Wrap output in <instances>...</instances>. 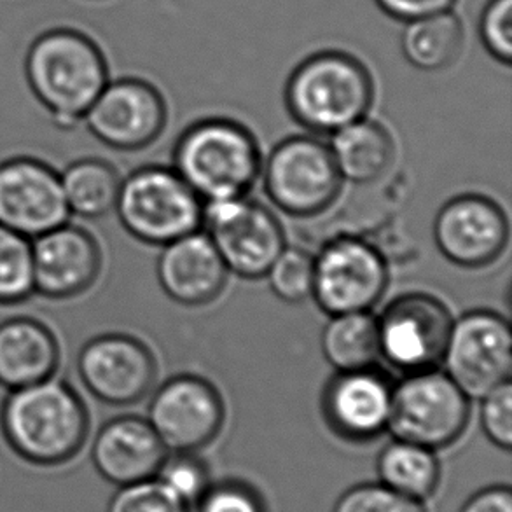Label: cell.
Instances as JSON below:
<instances>
[{
  "instance_id": "1f68e13d",
  "label": "cell",
  "mask_w": 512,
  "mask_h": 512,
  "mask_svg": "<svg viewBox=\"0 0 512 512\" xmlns=\"http://www.w3.org/2000/svg\"><path fill=\"white\" fill-rule=\"evenodd\" d=\"M194 507L196 512H266L263 495L240 479L210 483Z\"/></svg>"
},
{
  "instance_id": "3957f363",
  "label": "cell",
  "mask_w": 512,
  "mask_h": 512,
  "mask_svg": "<svg viewBox=\"0 0 512 512\" xmlns=\"http://www.w3.org/2000/svg\"><path fill=\"white\" fill-rule=\"evenodd\" d=\"M173 170L208 201L242 198L263 172V153L254 133L238 121L200 119L173 147Z\"/></svg>"
},
{
  "instance_id": "5bb4252c",
  "label": "cell",
  "mask_w": 512,
  "mask_h": 512,
  "mask_svg": "<svg viewBox=\"0 0 512 512\" xmlns=\"http://www.w3.org/2000/svg\"><path fill=\"white\" fill-rule=\"evenodd\" d=\"M509 233L504 208L485 194H458L439 208L434 221L437 250L465 270L495 263L507 249Z\"/></svg>"
},
{
  "instance_id": "6da1fadb",
  "label": "cell",
  "mask_w": 512,
  "mask_h": 512,
  "mask_svg": "<svg viewBox=\"0 0 512 512\" xmlns=\"http://www.w3.org/2000/svg\"><path fill=\"white\" fill-rule=\"evenodd\" d=\"M0 429L9 448L28 464L58 467L83 450L90 415L74 388L49 378L9 392L0 409Z\"/></svg>"
},
{
  "instance_id": "d4e9b609",
  "label": "cell",
  "mask_w": 512,
  "mask_h": 512,
  "mask_svg": "<svg viewBox=\"0 0 512 512\" xmlns=\"http://www.w3.org/2000/svg\"><path fill=\"white\" fill-rule=\"evenodd\" d=\"M320 346L336 371L376 366L381 357L378 317L373 312L331 315L322 331Z\"/></svg>"
},
{
  "instance_id": "44dd1931",
  "label": "cell",
  "mask_w": 512,
  "mask_h": 512,
  "mask_svg": "<svg viewBox=\"0 0 512 512\" xmlns=\"http://www.w3.org/2000/svg\"><path fill=\"white\" fill-rule=\"evenodd\" d=\"M58 364L55 334L39 320L16 317L0 324V385L9 392L53 378Z\"/></svg>"
},
{
  "instance_id": "e0dca14e",
  "label": "cell",
  "mask_w": 512,
  "mask_h": 512,
  "mask_svg": "<svg viewBox=\"0 0 512 512\" xmlns=\"http://www.w3.org/2000/svg\"><path fill=\"white\" fill-rule=\"evenodd\" d=\"M60 173L34 158L0 165V224L34 240L69 222Z\"/></svg>"
},
{
  "instance_id": "f546056e",
  "label": "cell",
  "mask_w": 512,
  "mask_h": 512,
  "mask_svg": "<svg viewBox=\"0 0 512 512\" xmlns=\"http://www.w3.org/2000/svg\"><path fill=\"white\" fill-rule=\"evenodd\" d=\"M193 507L173 495L158 479L119 486L105 512H191Z\"/></svg>"
},
{
  "instance_id": "d6a6232c",
  "label": "cell",
  "mask_w": 512,
  "mask_h": 512,
  "mask_svg": "<svg viewBox=\"0 0 512 512\" xmlns=\"http://www.w3.org/2000/svg\"><path fill=\"white\" fill-rule=\"evenodd\" d=\"M481 429L499 450L512 448V385L502 383L481 399Z\"/></svg>"
},
{
  "instance_id": "836d02e7",
  "label": "cell",
  "mask_w": 512,
  "mask_h": 512,
  "mask_svg": "<svg viewBox=\"0 0 512 512\" xmlns=\"http://www.w3.org/2000/svg\"><path fill=\"white\" fill-rule=\"evenodd\" d=\"M481 41L488 53L509 65L512 60V0H490L479 23Z\"/></svg>"
},
{
  "instance_id": "484cf974",
  "label": "cell",
  "mask_w": 512,
  "mask_h": 512,
  "mask_svg": "<svg viewBox=\"0 0 512 512\" xmlns=\"http://www.w3.org/2000/svg\"><path fill=\"white\" fill-rule=\"evenodd\" d=\"M60 180L70 214L100 219L116 208L121 177L111 163L98 158L77 160L60 173Z\"/></svg>"
},
{
  "instance_id": "8fae6325",
  "label": "cell",
  "mask_w": 512,
  "mask_h": 512,
  "mask_svg": "<svg viewBox=\"0 0 512 512\" xmlns=\"http://www.w3.org/2000/svg\"><path fill=\"white\" fill-rule=\"evenodd\" d=\"M441 367L469 399H483L511 381L509 320L492 310H472L453 320Z\"/></svg>"
},
{
  "instance_id": "e575fe53",
  "label": "cell",
  "mask_w": 512,
  "mask_h": 512,
  "mask_svg": "<svg viewBox=\"0 0 512 512\" xmlns=\"http://www.w3.org/2000/svg\"><path fill=\"white\" fill-rule=\"evenodd\" d=\"M457 0H376V4L395 20L415 21L432 14L450 11Z\"/></svg>"
},
{
  "instance_id": "4fadbf2b",
  "label": "cell",
  "mask_w": 512,
  "mask_h": 512,
  "mask_svg": "<svg viewBox=\"0 0 512 512\" xmlns=\"http://www.w3.org/2000/svg\"><path fill=\"white\" fill-rule=\"evenodd\" d=\"M77 373L93 397L111 406H132L153 390L158 362L153 350L130 334H102L77 357Z\"/></svg>"
},
{
  "instance_id": "603a6c76",
  "label": "cell",
  "mask_w": 512,
  "mask_h": 512,
  "mask_svg": "<svg viewBox=\"0 0 512 512\" xmlns=\"http://www.w3.org/2000/svg\"><path fill=\"white\" fill-rule=\"evenodd\" d=\"M376 474L381 485L425 504L437 492L443 469L437 451L394 437L376 458Z\"/></svg>"
},
{
  "instance_id": "d590c367",
  "label": "cell",
  "mask_w": 512,
  "mask_h": 512,
  "mask_svg": "<svg viewBox=\"0 0 512 512\" xmlns=\"http://www.w3.org/2000/svg\"><path fill=\"white\" fill-rule=\"evenodd\" d=\"M458 512H512L511 486H486L472 493Z\"/></svg>"
},
{
  "instance_id": "277c9868",
  "label": "cell",
  "mask_w": 512,
  "mask_h": 512,
  "mask_svg": "<svg viewBox=\"0 0 512 512\" xmlns=\"http://www.w3.org/2000/svg\"><path fill=\"white\" fill-rule=\"evenodd\" d=\"M373 100V77L366 65L343 51L306 58L285 86L292 119L317 135H333L366 118Z\"/></svg>"
},
{
  "instance_id": "83f0119b",
  "label": "cell",
  "mask_w": 512,
  "mask_h": 512,
  "mask_svg": "<svg viewBox=\"0 0 512 512\" xmlns=\"http://www.w3.org/2000/svg\"><path fill=\"white\" fill-rule=\"evenodd\" d=\"M266 277L278 299L289 305H301L312 299L313 256L301 247L287 245Z\"/></svg>"
},
{
  "instance_id": "cb8c5ba5",
  "label": "cell",
  "mask_w": 512,
  "mask_h": 512,
  "mask_svg": "<svg viewBox=\"0 0 512 512\" xmlns=\"http://www.w3.org/2000/svg\"><path fill=\"white\" fill-rule=\"evenodd\" d=\"M464 23L457 14H432L409 21L402 34V53L413 67L427 72L448 69L464 49Z\"/></svg>"
},
{
  "instance_id": "5b68a950",
  "label": "cell",
  "mask_w": 512,
  "mask_h": 512,
  "mask_svg": "<svg viewBox=\"0 0 512 512\" xmlns=\"http://www.w3.org/2000/svg\"><path fill=\"white\" fill-rule=\"evenodd\" d=\"M203 205L173 168L149 165L121 179L114 210L133 238L165 247L200 231Z\"/></svg>"
},
{
  "instance_id": "2e32d148",
  "label": "cell",
  "mask_w": 512,
  "mask_h": 512,
  "mask_svg": "<svg viewBox=\"0 0 512 512\" xmlns=\"http://www.w3.org/2000/svg\"><path fill=\"white\" fill-rule=\"evenodd\" d=\"M394 381L380 367L336 371L327 380L320 409L327 427L346 443H371L388 430Z\"/></svg>"
},
{
  "instance_id": "ffe728a7",
  "label": "cell",
  "mask_w": 512,
  "mask_h": 512,
  "mask_svg": "<svg viewBox=\"0 0 512 512\" xmlns=\"http://www.w3.org/2000/svg\"><path fill=\"white\" fill-rule=\"evenodd\" d=\"M158 280L168 298L182 306H205L221 296L228 268L203 231L168 243L158 259Z\"/></svg>"
},
{
  "instance_id": "8992f818",
  "label": "cell",
  "mask_w": 512,
  "mask_h": 512,
  "mask_svg": "<svg viewBox=\"0 0 512 512\" xmlns=\"http://www.w3.org/2000/svg\"><path fill=\"white\" fill-rule=\"evenodd\" d=\"M469 422L471 399L441 367L394 383L388 432L397 439L444 450L460 441Z\"/></svg>"
},
{
  "instance_id": "f1b7e54d",
  "label": "cell",
  "mask_w": 512,
  "mask_h": 512,
  "mask_svg": "<svg viewBox=\"0 0 512 512\" xmlns=\"http://www.w3.org/2000/svg\"><path fill=\"white\" fill-rule=\"evenodd\" d=\"M156 479L189 507H194L212 483L207 464L196 453H168Z\"/></svg>"
},
{
  "instance_id": "9c48e42d",
  "label": "cell",
  "mask_w": 512,
  "mask_h": 512,
  "mask_svg": "<svg viewBox=\"0 0 512 512\" xmlns=\"http://www.w3.org/2000/svg\"><path fill=\"white\" fill-rule=\"evenodd\" d=\"M388 287L385 256L357 236H338L313 256L312 299L322 312H373Z\"/></svg>"
},
{
  "instance_id": "9a60e30c",
  "label": "cell",
  "mask_w": 512,
  "mask_h": 512,
  "mask_svg": "<svg viewBox=\"0 0 512 512\" xmlns=\"http://www.w3.org/2000/svg\"><path fill=\"white\" fill-rule=\"evenodd\" d=\"M83 121L105 146L142 151L153 146L165 130L167 104L153 84L119 79L107 83Z\"/></svg>"
},
{
  "instance_id": "52a82bcc",
  "label": "cell",
  "mask_w": 512,
  "mask_h": 512,
  "mask_svg": "<svg viewBox=\"0 0 512 512\" xmlns=\"http://www.w3.org/2000/svg\"><path fill=\"white\" fill-rule=\"evenodd\" d=\"M264 191L291 217H315L338 200L343 187L327 144L310 135H294L273 147L263 163Z\"/></svg>"
},
{
  "instance_id": "ba28073f",
  "label": "cell",
  "mask_w": 512,
  "mask_h": 512,
  "mask_svg": "<svg viewBox=\"0 0 512 512\" xmlns=\"http://www.w3.org/2000/svg\"><path fill=\"white\" fill-rule=\"evenodd\" d=\"M201 228L228 271L245 280L266 277L287 247L277 215L247 196L205 203Z\"/></svg>"
},
{
  "instance_id": "4316f807",
  "label": "cell",
  "mask_w": 512,
  "mask_h": 512,
  "mask_svg": "<svg viewBox=\"0 0 512 512\" xmlns=\"http://www.w3.org/2000/svg\"><path fill=\"white\" fill-rule=\"evenodd\" d=\"M34 292L32 240L0 224V305H18Z\"/></svg>"
},
{
  "instance_id": "7a4b0ae2",
  "label": "cell",
  "mask_w": 512,
  "mask_h": 512,
  "mask_svg": "<svg viewBox=\"0 0 512 512\" xmlns=\"http://www.w3.org/2000/svg\"><path fill=\"white\" fill-rule=\"evenodd\" d=\"M28 86L62 128L83 121L107 83L102 49L88 35L55 28L39 35L25 60Z\"/></svg>"
},
{
  "instance_id": "4dcf8cb0",
  "label": "cell",
  "mask_w": 512,
  "mask_h": 512,
  "mask_svg": "<svg viewBox=\"0 0 512 512\" xmlns=\"http://www.w3.org/2000/svg\"><path fill=\"white\" fill-rule=\"evenodd\" d=\"M333 512H429L423 502L408 499L378 483H359L341 493Z\"/></svg>"
},
{
  "instance_id": "30bf717a",
  "label": "cell",
  "mask_w": 512,
  "mask_h": 512,
  "mask_svg": "<svg viewBox=\"0 0 512 512\" xmlns=\"http://www.w3.org/2000/svg\"><path fill=\"white\" fill-rule=\"evenodd\" d=\"M453 320L448 306L436 296L402 294L378 317L381 357L404 374L439 369Z\"/></svg>"
},
{
  "instance_id": "7402d4cb",
  "label": "cell",
  "mask_w": 512,
  "mask_h": 512,
  "mask_svg": "<svg viewBox=\"0 0 512 512\" xmlns=\"http://www.w3.org/2000/svg\"><path fill=\"white\" fill-rule=\"evenodd\" d=\"M329 149L341 179L357 186L373 184L394 165V139L373 119H360L333 133Z\"/></svg>"
},
{
  "instance_id": "ac0fdd59",
  "label": "cell",
  "mask_w": 512,
  "mask_h": 512,
  "mask_svg": "<svg viewBox=\"0 0 512 512\" xmlns=\"http://www.w3.org/2000/svg\"><path fill=\"white\" fill-rule=\"evenodd\" d=\"M34 291L69 299L88 291L102 270V252L86 229L65 222L32 240Z\"/></svg>"
},
{
  "instance_id": "d6986e66",
  "label": "cell",
  "mask_w": 512,
  "mask_h": 512,
  "mask_svg": "<svg viewBox=\"0 0 512 512\" xmlns=\"http://www.w3.org/2000/svg\"><path fill=\"white\" fill-rule=\"evenodd\" d=\"M168 451L147 418L123 415L102 425L91 446V462L112 485L156 478Z\"/></svg>"
},
{
  "instance_id": "7c38bea8",
  "label": "cell",
  "mask_w": 512,
  "mask_h": 512,
  "mask_svg": "<svg viewBox=\"0 0 512 512\" xmlns=\"http://www.w3.org/2000/svg\"><path fill=\"white\" fill-rule=\"evenodd\" d=\"M226 420L222 395L198 374H177L149 402L147 422L168 453H198L214 443Z\"/></svg>"
}]
</instances>
